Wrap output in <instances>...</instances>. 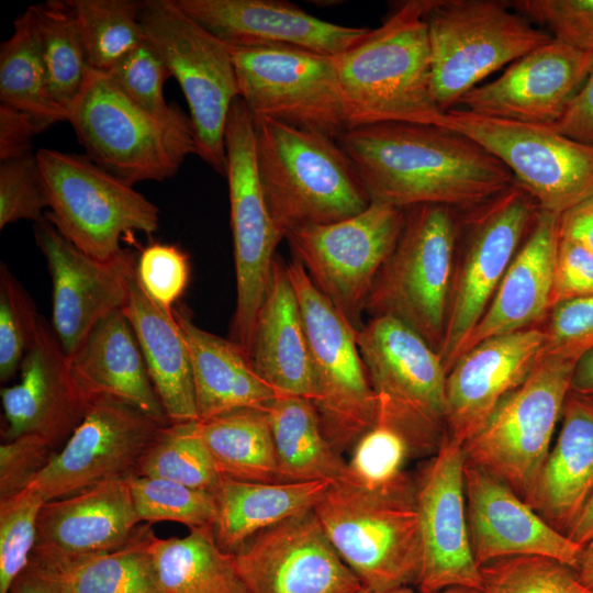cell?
Returning <instances> with one entry per match:
<instances>
[{
    "label": "cell",
    "instance_id": "55",
    "mask_svg": "<svg viewBox=\"0 0 593 593\" xmlns=\"http://www.w3.org/2000/svg\"><path fill=\"white\" fill-rule=\"evenodd\" d=\"M44 130L32 115L0 103V163L33 155V139Z\"/></svg>",
    "mask_w": 593,
    "mask_h": 593
},
{
    "label": "cell",
    "instance_id": "17",
    "mask_svg": "<svg viewBox=\"0 0 593 593\" xmlns=\"http://www.w3.org/2000/svg\"><path fill=\"white\" fill-rule=\"evenodd\" d=\"M437 125L466 135L492 154L541 210L561 215L593 195V146L551 126L465 109L445 112Z\"/></svg>",
    "mask_w": 593,
    "mask_h": 593
},
{
    "label": "cell",
    "instance_id": "30",
    "mask_svg": "<svg viewBox=\"0 0 593 593\" xmlns=\"http://www.w3.org/2000/svg\"><path fill=\"white\" fill-rule=\"evenodd\" d=\"M69 358L75 382L88 401L111 396L170 424L123 310L102 318Z\"/></svg>",
    "mask_w": 593,
    "mask_h": 593
},
{
    "label": "cell",
    "instance_id": "36",
    "mask_svg": "<svg viewBox=\"0 0 593 593\" xmlns=\"http://www.w3.org/2000/svg\"><path fill=\"white\" fill-rule=\"evenodd\" d=\"M197 432L222 478L280 482L266 410L238 409L198 419Z\"/></svg>",
    "mask_w": 593,
    "mask_h": 593
},
{
    "label": "cell",
    "instance_id": "59",
    "mask_svg": "<svg viewBox=\"0 0 593 593\" xmlns=\"http://www.w3.org/2000/svg\"><path fill=\"white\" fill-rule=\"evenodd\" d=\"M570 390L593 398V349L578 360Z\"/></svg>",
    "mask_w": 593,
    "mask_h": 593
},
{
    "label": "cell",
    "instance_id": "6",
    "mask_svg": "<svg viewBox=\"0 0 593 593\" xmlns=\"http://www.w3.org/2000/svg\"><path fill=\"white\" fill-rule=\"evenodd\" d=\"M455 255L452 208L421 204L405 209L402 232L374 279L365 312L403 322L439 354Z\"/></svg>",
    "mask_w": 593,
    "mask_h": 593
},
{
    "label": "cell",
    "instance_id": "29",
    "mask_svg": "<svg viewBox=\"0 0 593 593\" xmlns=\"http://www.w3.org/2000/svg\"><path fill=\"white\" fill-rule=\"evenodd\" d=\"M556 443L525 501L568 535L593 493V398L570 390Z\"/></svg>",
    "mask_w": 593,
    "mask_h": 593
},
{
    "label": "cell",
    "instance_id": "38",
    "mask_svg": "<svg viewBox=\"0 0 593 593\" xmlns=\"http://www.w3.org/2000/svg\"><path fill=\"white\" fill-rule=\"evenodd\" d=\"M153 537L145 526L113 551L54 566L37 563L52 574L59 593H165L150 550Z\"/></svg>",
    "mask_w": 593,
    "mask_h": 593
},
{
    "label": "cell",
    "instance_id": "49",
    "mask_svg": "<svg viewBox=\"0 0 593 593\" xmlns=\"http://www.w3.org/2000/svg\"><path fill=\"white\" fill-rule=\"evenodd\" d=\"M512 8L550 31L553 40L593 54V0H514Z\"/></svg>",
    "mask_w": 593,
    "mask_h": 593
},
{
    "label": "cell",
    "instance_id": "22",
    "mask_svg": "<svg viewBox=\"0 0 593 593\" xmlns=\"http://www.w3.org/2000/svg\"><path fill=\"white\" fill-rule=\"evenodd\" d=\"M592 61L593 54L552 38L471 89L458 104L485 116L549 126L583 85Z\"/></svg>",
    "mask_w": 593,
    "mask_h": 593
},
{
    "label": "cell",
    "instance_id": "14",
    "mask_svg": "<svg viewBox=\"0 0 593 593\" xmlns=\"http://www.w3.org/2000/svg\"><path fill=\"white\" fill-rule=\"evenodd\" d=\"M225 147L236 277V306L230 339L250 359L257 317L272 277L276 248L284 236L265 201L256 165L254 119L240 98L235 100L227 118Z\"/></svg>",
    "mask_w": 593,
    "mask_h": 593
},
{
    "label": "cell",
    "instance_id": "61",
    "mask_svg": "<svg viewBox=\"0 0 593 593\" xmlns=\"http://www.w3.org/2000/svg\"><path fill=\"white\" fill-rule=\"evenodd\" d=\"M575 571L580 581L593 591V539L583 547Z\"/></svg>",
    "mask_w": 593,
    "mask_h": 593
},
{
    "label": "cell",
    "instance_id": "58",
    "mask_svg": "<svg viewBox=\"0 0 593 593\" xmlns=\"http://www.w3.org/2000/svg\"><path fill=\"white\" fill-rule=\"evenodd\" d=\"M9 593H59L52 574L30 559L27 567L16 577Z\"/></svg>",
    "mask_w": 593,
    "mask_h": 593
},
{
    "label": "cell",
    "instance_id": "39",
    "mask_svg": "<svg viewBox=\"0 0 593 593\" xmlns=\"http://www.w3.org/2000/svg\"><path fill=\"white\" fill-rule=\"evenodd\" d=\"M422 457L427 456L403 430L378 419L353 446L338 482L374 495L415 502L416 475L407 466Z\"/></svg>",
    "mask_w": 593,
    "mask_h": 593
},
{
    "label": "cell",
    "instance_id": "54",
    "mask_svg": "<svg viewBox=\"0 0 593 593\" xmlns=\"http://www.w3.org/2000/svg\"><path fill=\"white\" fill-rule=\"evenodd\" d=\"M593 295V253L582 245L559 238L551 307L556 304Z\"/></svg>",
    "mask_w": 593,
    "mask_h": 593
},
{
    "label": "cell",
    "instance_id": "10",
    "mask_svg": "<svg viewBox=\"0 0 593 593\" xmlns=\"http://www.w3.org/2000/svg\"><path fill=\"white\" fill-rule=\"evenodd\" d=\"M539 210L516 180L494 197L458 210L461 217H456V239L462 243L461 258L450 287L439 351L447 373L488 309Z\"/></svg>",
    "mask_w": 593,
    "mask_h": 593
},
{
    "label": "cell",
    "instance_id": "19",
    "mask_svg": "<svg viewBox=\"0 0 593 593\" xmlns=\"http://www.w3.org/2000/svg\"><path fill=\"white\" fill-rule=\"evenodd\" d=\"M465 465L462 446L446 435L416 474L422 566L414 588L421 592L481 589L468 525Z\"/></svg>",
    "mask_w": 593,
    "mask_h": 593
},
{
    "label": "cell",
    "instance_id": "35",
    "mask_svg": "<svg viewBox=\"0 0 593 593\" xmlns=\"http://www.w3.org/2000/svg\"><path fill=\"white\" fill-rule=\"evenodd\" d=\"M266 411L280 482L335 483L344 478L346 461L326 438L311 400L279 394Z\"/></svg>",
    "mask_w": 593,
    "mask_h": 593
},
{
    "label": "cell",
    "instance_id": "9",
    "mask_svg": "<svg viewBox=\"0 0 593 593\" xmlns=\"http://www.w3.org/2000/svg\"><path fill=\"white\" fill-rule=\"evenodd\" d=\"M35 155L49 209L45 217L83 253L110 260L123 251L122 236L157 231L159 209L87 156L49 148Z\"/></svg>",
    "mask_w": 593,
    "mask_h": 593
},
{
    "label": "cell",
    "instance_id": "57",
    "mask_svg": "<svg viewBox=\"0 0 593 593\" xmlns=\"http://www.w3.org/2000/svg\"><path fill=\"white\" fill-rule=\"evenodd\" d=\"M560 236L593 253V195L560 215Z\"/></svg>",
    "mask_w": 593,
    "mask_h": 593
},
{
    "label": "cell",
    "instance_id": "34",
    "mask_svg": "<svg viewBox=\"0 0 593 593\" xmlns=\"http://www.w3.org/2000/svg\"><path fill=\"white\" fill-rule=\"evenodd\" d=\"M332 482H248L222 478L215 492L213 530L219 546L231 553L258 533L313 508Z\"/></svg>",
    "mask_w": 593,
    "mask_h": 593
},
{
    "label": "cell",
    "instance_id": "1",
    "mask_svg": "<svg viewBox=\"0 0 593 593\" xmlns=\"http://www.w3.org/2000/svg\"><path fill=\"white\" fill-rule=\"evenodd\" d=\"M336 141L371 201L402 210L421 204L471 208L515 180L478 143L435 124L365 125L347 130Z\"/></svg>",
    "mask_w": 593,
    "mask_h": 593
},
{
    "label": "cell",
    "instance_id": "50",
    "mask_svg": "<svg viewBox=\"0 0 593 593\" xmlns=\"http://www.w3.org/2000/svg\"><path fill=\"white\" fill-rule=\"evenodd\" d=\"M47 208L36 155L1 161L0 228L20 220L41 222Z\"/></svg>",
    "mask_w": 593,
    "mask_h": 593
},
{
    "label": "cell",
    "instance_id": "37",
    "mask_svg": "<svg viewBox=\"0 0 593 593\" xmlns=\"http://www.w3.org/2000/svg\"><path fill=\"white\" fill-rule=\"evenodd\" d=\"M150 550L165 593H249L234 553L219 546L213 525L190 528L184 537L154 535Z\"/></svg>",
    "mask_w": 593,
    "mask_h": 593
},
{
    "label": "cell",
    "instance_id": "31",
    "mask_svg": "<svg viewBox=\"0 0 593 593\" xmlns=\"http://www.w3.org/2000/svg\"><path fill=\"white\" fill-rule=\"evenodd\" d=\"M250 361L280 394L315 398L307 335L288 264L276 256L270 286L259 311Z\"/></svg>",
    "mask_w": 593,
    "mask_h": 593
},
{
    "label": "cell",
    "instance_id": "15",
    "mask_svg": "<svg viewBox=\"0 0 593 593\" xmlns=\"http://www.w3.org/2000/svg\"><path fill=\"white\" fill-rule=\"evenodd\" d=\"M231 52L239 98L254 119H271L335 139L349 128L333 56L284 45L231 47Z\"/></svg>",
    "mask_w": 593,
    "mask_h": 593
},
{
    "label": "cell",
    "instance_id": "45",
    "mask_svg": "<svg viewBox=\"0 0 593 593\" xmlns=\"http://www.w3.org/2000/svg\"><path fill=\"white\" fill-rule=\"evenodd\" d=\"M481 593H593L577 571L544 556L501 558L480 566Z\"/></svg>",
    "mask_w": 593,
    "mask_h": 593
},
{
    "label": "cell",
    "instance_id": "48",
    "mask_svg": "<svg viewBox=\"0 0 593 593\" xmlns=\"http://www.w3.org/2000/svg\"><path fill=\"white\" fill-rule=\"evenodd\" d=\"M44 503L38 493L29 489L0 500V593H9L30 562Z\"/></svg>",
    "mask_w": 593,
    "mask_h": 593
},
{
    "label": "cell",
    "instance_id": "63",
    "mask_svg": "<svg viewBox=\"0 0 593 593\" xmlns=\"http://www.w3.org/2000/svg\"><path fill=\"white\" fill-rule=\"evenodd\" d=\"M359 593H373V592L370 591V590L367 589V588H363Z\"/></svg>",
    "mask_w": 593,
    "mask_h": 593
},
{
    "label": "cell",
    "instance_id": "46",
    "mask_svg": "<svg viewBox=\"0 0 593 593\" xmlns=\"http://www.w3.org/2000/svg\"><path fill=\"white\" fill-rule=\"evenodd\" d=\"M107 74L138 108L159 123L193 130L190 118L166 102L164 86L171 75L147 40Z\"/></svg>",
    "mask_w": 593,
    "mask_h": 593
},
{
    "label": "cell",
    "instance_id": "28",
    "mask_svg": "<svg viewBox=\"0 0 593 593\" xmlns=\"http://www.w3.org/2000/svg\"><path fill=\"white\" fill-rule=\"evenodd\" d=\"M559 238L560 215L540 209L460 356L488 338L534 327L549 313Z\"/></svg>",
    "mask_w": 593,
    "mask_h": 593
},
{
    "label": "cell",
    "instance_id": "7",
    "mask_svg": "<svg viewBox=\"0 0 593 593\" xmlns=\"http://www.w3.org/2000/svg\"><path fill=\"white\" fill-rule=\"evenodd\" d=\"M67 121L86 156L134 186L164 181L195 154L193 130L166 126L138 108L105 72L88 69Z\"/></svg>",
    "mask_w": 593,
    "mask_h": 593
},
{
    "label": "cell",
    "instance_id": "21",
    "mask_svg": "<svg viewBox=\"0 0 593 593\" xmlns=\"http://www.w3.org/2000/svg\"><path fill=\"white\" fill-rule=\"evenodd\" d=\"M34 237L52 278V327L71 357L102 318L125 305L126 273L134 257L123 250L113 259H97L67 240L46 217L35 223Z\"/></svg>",
    "mask_w": 593,
    "mask_h": 593
},
{
    "label": "cell",
    "instance_id": "62",
    "mask_svg": "<svg viewBox=\"0 0 593 593\" xmlns=\"http://www.w3.org/2000/svg\"><path fill=\"white\" fill-rule=\"evenodd\" d=\"M387 593H426L421 592L417 589H414L412 586H403L399 588L392 591H389ZM428 593H481L480 590L477 589H470V588H449L436 592H428Z\"/></svg>",
    "mask_w": 593,
    "mask_h": 593
},
{
    "label": "cell",
    "instance_id": "52",
    "mask_svg": "<svg viewBox=\"0 0 593 593\" xmlns=\"http://www.w3.org/2000/svg\"><path fill=\"white\" fill-rule=\"evenodd\" d=\"M544 332L541 355L577 363L593 349V295L552 306Z\"/></svg>",
    "mask_w": 593,
    "mask_h": 593
},
{
    "label": "cell",
    "instance_id": "23",
    "mask_svg": "<svg viewBox=\"0 0 593 593\" xmlns=\"http://www.w3.org/2000/svg\"><path fill=\"white\" fill-rule=\"evenodd\" d=\"M545 344L530 327L488 338L463 353L447 373L446 435L461 446L528 377Z\"/></svg>",
    "mask_w": 593,
    "mask_h": 593
},
{
    "label": "cell",
    "instance_id": "40",
    "mask_svg": "<svg viewBox=\"0 0 593 593\" xmlns=\"http://www.w3.org/2000/svg\"><path fill=\"white\" fill-rule=\"evenodd\" d=\"M0 103L23 111L46 128L67 121L53 98L31 5L14 22L13 34L0 47Z\"/></svg>",
    "mask_w": 593,
    "mask_h": 593
},
{
    "label": "cell",
    "instance_id": "47",
    "mask_svg": "<svg viewBox=\"0 0 593 593\" xmlns=\"http://www.w3.org/2000/svg\"><path fill=\"white\" fill-rule=\"evenodd\" d=\"M31 295L4 262L0 264V380L20 370L40 324Z\"/></svg>",
    "mask_w": 593,
    "mask_h": 593
},
{
    "label": "cell",
    "instance_id": "18",
    "mask_svg": "<svg viewBox=\"0 0 593 593\" xmlns=\"http://www.w3.org/2000/svg\"><path fill=\"white\" fill-rule=\"evenodd\" d=\"M163 426L118 399L96 398L63 449L26 489L47 502L104 482L127 480Z\"/></svg>",
    "mask_w": 593,
    "mask_h": 593
},
{
    "label": "cell",
    "instance_id": "13",
    "mask_svg": "<svg viewBox=\"0 0 593 593\" xmlns=\"http://www.w3.org/2000/svg\"><path fill=\"white\" fill-rule=\"evenodd\" d=\"M288 264L311 351L322 429L338 454L350 451L378 421V402L356 332L315 288L296 258Z\"/></svg>",
    "mask_w": 593,
    "mask_h": 593
},
{
    "label": "cell",
    "instance_id": "20",
    "mask_svg": "<svg viewBox=\"0 0 593 593\" xmlns=\"http://www.w3.org/2000/svg\"><path fill=\"white\" fill-rule=\"evenodd\" d=\"M234 557L249 593H359L365 588L313 508L258 533Z\"/></svg>",
    "mask_w": 593,
    "mask_h": 593
},
{
    "label": "cell",
    "instance_id": "12",
    "mask_svg": "<svg viewBox=\"0 0 593 593\" xmlns=\"http://www.w3.org/2000/svg\"><path fill=\"white\" fill-rule=\"evenodd\" d=\"M575 365L540 354L526 380L462 445L466 462L494 475L525 500L550 451Z\"/></svg>",
    "mask_w": 593,
    "mask_h": 593
},
{
    "label": "cell",
    "instance_id": "60",
    "mask_svg": "<svg viewBox=\"0 0 593 593\" xmlns=\"http://www.w3.org/2000/svg\"><path fill=\"white\" fill-rule=\"evenodd\" d=\"M567 536L582 547L593 539V493Z\"/></svg>",
    "mask_w": 593,
    "mask_h": 593
},
{
    "label": "cell",
    "instance_id": "41",
    "mask_svg": "<svg viewBox=\"0 0 593 593\" xmlns=\"http://www.w3.org/2000/svg\"><path fill=\"white\" fill-rule=\"evenodd\" d=\"M31 8L52 96L68 116L89 69L77 18L68 1L49 0Z\"/></svg>",
    "mask_w": 593,
    "mask_h": 593
},
{
    "label": "cell",
    "instance_id": "32",
    "mask_svg": "<svg viewBox=\"0 0 593 593\" xmlns=\"http://www.w3.org/2000/svg\"><path fill=\"white\" fill-rule=\"evenodd\" d=\"M135 262L127 268V299L122 310L170 424L198 421L189 349L176 312L146 293L136 277Z\"/></svg>",
    "mask_w": 593,
    "mask_h": 593
},
{
    "label": "cell",
    "instance_id": "51",
    "mask_svg": "<svg viewBox=\"0 0 593 593\" xmlns=\"http://www.w3.org/2000/svg\"><path fill=\"white\" fill-rule=\"evenodd\" d=\"M136 277L146 293L160 306L174 310L190 278L188 255L177 245L152 243L135 262Z\"/></svg>",
    "mask_w": 593,
    "mask_h": 593
},
{
    "label": "cell",
    "instance_id": "33",
    "mask_svg": "<svg viewBox=\"0 0 593 593\" xmlns=\"http://www.w3.org/2000/svg\"><path fill=\"white\" fill-rule=\"evenodd\" d=\"M175 312L189 349L199 419L238 409L267 410L280 393L260 378L244 349Z\"/></svg>",
    "mask_w": 593,
    "mask_h": 593
},
{
    "label": "cell",
    "instance_id": "26",
    "mask_svg": "<svg viewBox=\"0 0 593 593\" xmlns=\"http://www.w3.org/2000/svg\"><path fill=\"white\" fill-rule=\"evenodd\" d=\"M465 492L479 567L501 558L544 556L577 569L583 547L550 526L504 482L466 462Z\"/></svg>",
    "mask_w": 593,
    "mask_h": 593
},
{
    "label": "cell",
    "instance_id": "3",
    "mask_svg": "<svg viewBox=\"0 0 593 593\" xmlns=\"http://www.w3.org/2000/svg\"><path fill=\"white\" fill-rule=\"evenodd\" d=\"M254 128L262 193L284 238L300 227L355 216L371 203L357 168L335 138L271 119H254Z\"/></svg>",
    "mask_w": 593,
    "mask_h": 593
},
{
    "label": "cell",
    "instance_id": "16",
    "mask_svg": "<svg viewBox=\"0 0 593 593\" xmlns=\"http://www.w3.org/2000/svg\"><path fill=\"white\" fill-rule=\"evenodd\" d=\"M405 210L371 201L359 214L289 232L286 238L315 288L357 333L374 279L400 237Z\"/></svg>",
    "mask_w": 593,
    "mask_h": 593
},
{
    "label": "cell",
    "instance_id": "5",
    "mask_svg": "<svg viewBox=\"0 0 593 593\" xmlns=\"http://www.w3.org/2000/svg\"><path fill=\"white\" fill-rule=\"evenodd\" d=\"M139 20L187 100L198 155L225 176V128L239 89L231 47L189 16L176 0H145Z\"/></svg>",
    "mask_w": 593,
    "mask_h": 593
},
{
    "label": "cell",
    "instance_id": "8",
    "mask_svg": "<svg viewBox=\"0 0 593 593\" xmlns=\"http://www.w3.org/2000/svg\"><path fill=\"white\" fill-rule=\"evenodd\" d=\"M356 342L377 398L378 419L434 456L446 438L447 371L439 354L391 316L371 317Z\"/></svg>",
    "mask_w": 593,
    "mask_h": 593
},
{
    "label": "cell",
    "instance_id": "4",
    "mask_svg": "<svg viewBox=\"0 0 593 593\" xmlns=\"http://www.w3.org/2000/svg\"><path fill=\"white\" fill-rule=\"evenodd\" d=\"M424 20L433 91L444 112L481 80L552 40L503 0H429Z\"/></svg>",
    "mask_w": 593,
    "mask_h": 593
},
{
    "label": "cell",
    "instance_id": "27",
    "mask_svg": "<svg viewBox=\"0 0 593 593\" xmlns=\"http://www.w3.org/2000/svg\"><path fill=\"white\" fill-rule=\"evenodd\" d=\"M139 523L126 480L47 501L38 514L31 559L54 566L110 552L125 545Z\"/></svg>",
    "mask_w": 593,
    "mask_h": 593
},
{
    "label": "cell",
    "instance_id": "2",
    "mask_svg": "<svg viewBox=\"0 0 593 593\" xmlns=\"http://www.w3.org/2000/svg\"><path fill=\"white\" fill-rule=\"evenodd\" d=\"M429 0L393 5L380 26L333 56L350 128L381 123H439L425 24Z\"/></svg>",
    "mask_w": 593,
    "mask_h": 593
},
{
    "label": "cell",
    "instance_id": "53",
    "mask_svg": "<svg viewBox=\"0 0 593 593\" xmlns=\"http://www.w3.org/2000/svg\"><path fill=\"white\" fill-rule=\"evenodd\" d=\"M53 446L35 434L19 436L0 445V500L24 491L47 466Z\"/></svg>",
    "mask_w": 593,
    "mask_h": 593
},
{
    "label": "cell",
    "instance_id": "11",
    "mask_svg": "<svg viewBox=\"0 0 593 593\" xmlns=\"http://www.w3.org/2000/svg\"><path fill=\"white\" fill-rule=\"evenodd\" d=\"M313 511L339 557L365 588L387 593L415 586L422 566L415 502L335 482Z\"/></svg>",
    "mask_w": 593,
    "mask_h": 593
},
{
    "label": "cell",
    "instance_id": "25",
    "mask_svg": "<svg viewBox=\"0 0 593 593\" xmlns=\"http://www.w3.org/2000/svg\"><path fill=\"white\" fill-rule=\"evenodd\" d=\"M204 29L231 47L284 45L339 55L371 31L336 24L280 0H176Z\"/></svg>",
    "mask_w": 593,
    "mask_h": 593
},
{
    "label": "cell",
    "instance_id": "43",
    "mask_svg": "<svg viewBox=\"0 0 593 593\" xmlns=\"http://www.w3.org/2000/svg\"><path fill=\"white\" fill-rule=\"evenodd\" d=\"M135 474L166 479L212 493L222 481L197 432V421L163 426L142 457Z\"/></svg>",
    "mask_w": 593,
    "mask_h": 593
},
{
    "label": "cell",
    "instance_id": "44",
    "mask_svg": "<svg viewBox=\"0 0 593 593\" xmlns=\"http://www.w3.org/2000/svg\"><path fill=\"white\" fill-rule=\"evenodd\" d=\"M126 481L139 522H176L189 528L214 524L215 493L137 474Z\"/></svg>",
    "mask_w": 593,
    "mask_h": 593
},
{
    "label": "cell",
    "instance_id": "42",
    "mask_svg": "<svg viewBox=\"0 0 593 593\" xmlns=\"http://www.w3.org/2000/svg\"><path fill=\"white\" fill-rule=\"evenodd\" d=\"M67 1L79 24L89 68L107 74L145 42L139 20L143 1Z\"/></svg>",
    "mask_w": 593,
    "mask_h": 593
},
{
    "label": "cell",
    "instance_id": "56",
    "mask_svg": "<svg viewBox=\"0 0 593 593\" xmlns=\"http://www.w3.org/2000/svg\"><path fill=\"white\" fill-rule=\"evenodd\" d=\"M549 126L569 138L593 146V61L579 91Z\"/></svg>",
    "mask_w": 593,
    "mask_h": 593
},
{
    "label": "cell",
    "instance_id": "24",
    "mask_svg": "<svg viewBox=\"0 0 593 593\" xmlns=\"http://www.w3.org/2000/svg\"><path fill=\"white\" fill-rule=\"evenodd\" d=\"M0 394L4 441L35 434L53 447L69 438L90 403L75 382L69 356L42 316L20 366V381Z\"/></svg>",
    "mask_w": 593,
    "mask_h": 593
}]
</instances>
